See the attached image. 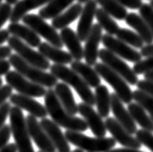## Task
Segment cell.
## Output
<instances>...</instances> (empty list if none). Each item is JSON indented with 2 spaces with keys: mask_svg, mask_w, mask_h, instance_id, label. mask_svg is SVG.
<instances>
[{
  "mask_svg": "<svg viewBox=\"0 0 153 152\" xmlns=\"http://www.w3.org/2000/svg\"><path fill=\"white\" fill-rule=\"evenodd\" d=\"M44 102L47 113L51 116L52 120L59 127L66 129V131L73 132H85L88 130V125L84 119L70 115L66 111L52 88L48 89L44 96Z\"/></svg>",
  "mask_w": 153,
  "mask_h": 152,
  "instance_id": "1",
  "label": "cell"
},
{
  "mask_svg": "<svg viewBox=\"0 0 153 152\" xmlns=\"http://www.w3.org/2000/svg\"><path fill=\"white\" fill-rule=\"evenodd\" d=\"M50 70L51 73L55 77L62 80L63 83L71 86L76 91L83 102L87 103V105L91 106L96 105L95 94L92 92L91 87L74 70L68 68L65 65L57 64L52 65L50 67Z\"/></svg>",
  "mask_w": 153,
  "mask_h": 152,
  "instance_id": "2",
  "label": "cell"
},
{
  "mask_svg": "<svg viewBox=\"0 0 153 152\" xmlns=\"http://www.w3.org/2000/svg\"><path fill=\"white\" fill-rule=\"evenodd\" d=\"M9 62L16 71L21 73L22 75L25 76L27 79L30 80L31 82H34L49 89L55 87L58 83V78L55 77L52 73H48L45 70L27 64L17 54H12L10 56Z\"/></svg>",
  "mask_w": 153,
  "mask_h": 152,
  "instance_id": "3",
  "label": "cell"
},
{
  "mask_svg": "<svg viewBox=\"0 0 153 152\" xmlns=\"http://www.w3.org/2000/svg\"><path fill=\"white\" fill-rule=\"evenodd\" d=\"M10 127L11 133L18 147V152H34L31 144L27 121L21 108L12 106L10 110Z\"/></svg>",
  "mask_w": 153,
  "mask_h": 152,
  "instance_id": "4",
  "label": "cell"
},
{
  "mask_svg": "<svg viewBox=\"0 0 153 152\" xmlns=\"http://www.w3.org/2000/svg\"><path fill=\"white\" fill-rule=\"evenodd\" d=\"M65 136L68 142L87 152H107L116 145V140L113 138H91L80 132L73 131H66Z\"/></svg>",
  "mask_w": 153,
  "mask_h": 152,
  "instance_id": "5",
  "label": "cell"
},
{
  "mask_svg": "<svg viewBox=\"0 0 153 152\" xmlns=\"http://www.w3.org/2000/svg\"><path fill=\"white\" fill-rule=\"evenodd\" d=\"M95 69L99 75L113 88L115 94L122 101L123 103H129L133 101V92L131 90L128 83L122 77L114 72L112 69L109 68L106 65L102 62H97L95 65Z\"/></svg>",
  "mask_w": 153,
  "mask_h": 152,
  "instance_id": "6",
  "label": "cell"
},
{
  "mask_svg": "<svg viewBox=\"0 0 153 152\" xmlns=\"http://www.w3.org/2000/svg\"><path fill=\"white\" fill-rule=\"evenodd\" d=\"M23 23L27 27H30L34 32H36L39 36L46 39L51 45L55 47L62 48L63 47V43L62 41L61 35L56 30L53 25L48 24L43 18L36 14H27L22 19Z\"/></svg>",
  "mask_w": 153,
  "mask_h": 152,
  "instance_id": "7",
  "label": "cell"
},
{
  "mask_svg": "<svg viewBox=\"0 0 153 152\" xmlns=\"http://www.w3.org/2000/svg\"><path fill=\"white\" fill-rule=\"evenodd\" d=\"M7 42H8V46L11 49L16 52L17 55L20 56L27 64L43 70L49 69L51 67L49 60H47L39 52L34 51L30 46L25 43L20 38H18L16 36H11L9 37Z\"/></svg>",
  "mask_w": 153,
  "mask_h": 152,
  "instance_id": "8",
  "label": "cell"
},
{
  "mask_svg": "<svg viewBox=\"0 0 153 152\" xmlns=\"http://www.w3.org/2000/svg\"><path fill=\"white\" fill-rule=\"evenodd\" d=\"M5 81L7 85H9L12 89L16 90L21 95L27 96V97L42 98L47 92L45 87L31 82L16 70L7 73L5 75Z\"/></svg>",
  "mask_w": 153,
  "mask_h": 152,
  "instance_id": "9",
  "label": "cell"
},
{
  "mask_svg": "<svg viewBox=\"0 0 153 152\" xmlns=\"http://www.w3.org/2000/svg\"><path fill=\"white\" fill-rule=\"evenodd\" d=\"M99 58L102 62V64L106 65L114 72L119 74L128 84L137 85V83L139 82L137 75L133 70V68H131L121 58L111 53L110 51H108L105 48L100 50Z\"/></svg>",
  "mask_w": 153,
  "mask_h": 152,
  "instance_id": "10",
  "label": "cell"
},
{
  "mask_svg": "<svg viewBox=\"0 0 153 152\" xmlns=\"http://www.w3.org/2000/svg\"><path fill=\"white\" fill-rule=\"evenodd\" d=\"M102 42L103 46L105 47V49L118 56L119 58L124 59V60L131 62H135V64L141 60L143 56H141L140 52H137L128 44L121 41L120 39L115 38L113 35H103Z\"/></svg>",
  "mask_w": 153,
  "mask_h": 152,
  "instance_id": "11",
  "label": "cell"
},
{
  "mask_svg": "<svg viewBox=\"0 0 153 152\" xmlns=\"http://www.w3.org/2000/svg\"><path fill=\"white\" fill-rule=\"evenodd\" d=\"M27 121V130L29 136L35 142L37 147L42 152H56V147L53 142H51L49 136H47L45 131L43 130L42 126L40 125V122L37 121V118L32 115H27L25 118Z\"/></svg>",
  "mask_w": 153,
  "mask_h": 152,
  "instance_id": "12",
  "label": "cell"
},
{
  "mask_svg": "<svg viewBox=\"0 0 153 152\" xmlns=\"http://www.w3.org/2000/svg\"><path fill=\"white\" fill-rule=\"evenodd\" d=\"M106 130L110 133L112 138L116 140V142L120 143L122 146L127 148H135L140 149L141 144L136 136H133L132 134L127 131L121 124H119L115 118L107 117L104 121Z\"/></svg>",
  "mask_w": 153,
  "mask_h": 152,
  "instance_id": "13",
  "label": "cell"
},
{
  "mask_svg": "<svg viewBox=\"0 0 153 152\" xmlns=\"http://www.w3.org/2000/svg\"><path fill=\"white\" fill-rule=\"evenodd\" d=\"M78 113L83 117L88 127L96 136L99 138L105 136L107 132L105 123L102 120V117L93 108V106L82 102L78 105Z\"/></svg>",
  "mask_w": 153,
  "mask_h": 152,
  "instance_id": "14",
  "label": "cell"
},
{
  "mask_svg": "<svg viewBox=\"0 0 153 152\" xmlns=\"http://www.w3.org/2000/svg\"><path fill=\"white\" fill-rule=\"evenodd\" d=\"M102 38V28L99 24H93L91 32L85 41L84 59L86 64L95 65L99 58V45Z\"/></svg>",
  "mask_w": 153,
  "mask_h": 152,
  "instance_id": "15",
  "label": "cell"
},
{
  "mask_svg": "<svg viewBox=\"0 0 153 152\" xmlns=\"http://www.w3.org/2000/svg\"><path fill=\"white\" fill-rule=\"evenodd\" d=\"M10 102L14 106H17L19 108L24 109L36 118H46L48 115L45 105H42L39 102L35 101L31 97L24 96L21 94H12L11 95Z\"/></svg>",
  "mask_w": 153,
  "mask_h": 152,
  "instance_id": "16",
  "label": "cell"
},
{
  "mask_svg": "<svg viewBox=\"0 0 153 152\" xmlns=\"http://www.w3.org/2000/svg\"><path fill=\"white\" fill-rule=\"evenodd\" d=\"M98 10V3L96 0H90L85 3L80 15L79 23L77 24V35L81 41H86L93 27V21Z\"/></svg>",
  "mask_w": 153,
  "mask_h": 152,
  "instance_id": "17",
  "label": "cell"
},
{
  "mask_svg": "<svg viewBox=\"0 0 153 152\" xmlns=\"http://www.w3.org/2000/svg\"><path fill=\"white\" fill-rule=\"evenodd\" d=\"M110 108L112 111L115 119L117 120L119 124H121L130 134H136L137 125L136 122L133 120L132 116H131L128 109L125 108V106L123 105V102L120 99L117 97V95L113 93L112 95H110Z\"/></svg>",
  "mask_w": 153,
  "mask_h": 152,
  "instance_id": "18",
  "label": "cell"
},
{
  "mask_svg": "<svg viewBox=\"0 0 153 152\" xmlns=\"http://www.w3.org/2000/svg\"><path fill=\"white\" fill-rule=\"evenodd\" d=\"M40 125L42 126L43 130L53 142L56 149L59 152H70L68 140L66 139L65 134H62L59 125L48 118H42V120L40 121Z\"/></svg>",
  "mask_w": 153,
  "mask_h": 152,
  "instance_id": "19",
  "label": "cell"
},
{
  "mask_svg": "<svg viewBox=\"0 0 153 152\" xmlns=\"http://www.w3.org/2000/svg\"><path fill=\"white\" fill-rule=\"evenodd\" d=\"M63 46L68 48V53L75 61H81L84 58V49L77 33L70 27H65L59 32Z\"/></svg>",
  "mask_w": 153,
  "mask_h": 152,
  "instance_id": "20",
  "label": "cell"
},
{
  "mask_svg": "<svg viewBox=\"0 0 153 152\" xmlns=\"http://www.w3.org/2000/svg\"><path fill=\"white\" fill-rule=\"evenodd\" d=\"M7 30L9 31L10 34H12V36L20 38L30 47L38 48L41 44L39 35L25 24H22L20 23H11L7 27Z\"/></svg>",
  "mask_w": 153,
  "mask_h": 152,
  "instance_id": "21",
  "label": "cell"
},
{
  "mask_svg": "<svg viewBox=\"0 0 153 152\" xmlns=\"http://www.w3.org/2000/svg\"><path fill=\"white\" fill-rule=\"evenodd\" d=\"M38 52L42 54L47 60L54 62L57 65H68L73 62L72 56L65 51H62L61 48L55 47L50 43H41L38 47Z\"/></svg>",
  "mask_w": 153,
  "mask_h": 152,
  "instance_id": "22",
  "label": "cell"
},
{
  "mask_svg": "<svg viewBox=\"0 0 153 152\" xmlns=\"http://www.w3.org/2000/svg\"><path fill=\"white\" fill-rule=\"evenodd\" d=\"M54 91L63 108L68 111L70 115L75 116L78 113V105H76L75 99L73 98V94L68 85L63 82L57 83Z\"/></svg>",
  "mask_w": 153,
  "mask_h": 152,
  "instance_id": "23",
  "label": "cell"
},
{
  "mask_svg": "<svg viewBox=\"0 0 153 152\" xmlns=\"http://www.w3.org/2000/svg\"><path fill=\"white\" fill-rule=\"evenodd\" d=\"M70 68L74 70L91 88H97L100 85V76L91 65L81 61H74L70 64Z\"/></svg>",
  "mask_w": 153,
  "mask_h": 152,
  "instance_id": "24",
  "label": "cell"
},
{
  "mask_svg": "<svg viewBox=\"0 0 153 152\" xmlns=\"http://www.w3.org/2000/svg\"><path fill=\"white\" fill-rule=\"evenodd\" d=\"M126 24L134 28L136 32L140 36V38L143 40L144 44H152L153 43V34L149 29L148 25L144 22V20L140 15L136 13H130L127 15L125 19Z\"/></svg>",
  "mask_w": 153,
  "mask_h": 152,
  "instance_id": "25",
  "label": "cell"
},
{
  "mask_svg": "<svg viewBox=\"0 0 153 152\" xmlns=\"http://www.w3.org/2000/svg\"><path fill=\"white\" fill-rule=\"evenodd\" d=\"M50 1L52 0H21L14 6L10 17L11 23H19L29 11L47 5Z\"/></svg>",
  "mask_w": 153,
  "mask_h": 152,
  "instance_id": "26",
  "label": "cell"
},
{
  "mask_svg": "<svg viewBox=\"0 0 153 152\" xmlns=\"http://www.w3.org/2000/svg\"><path fill=\"white\" fill-rule=\"evenodd\" d=\"M82 10H83V6L80 3L71 5L65 12L61 13L59 16L52 20V25L56 29H61V30L68 27V25H69L80 16Z\"/></svg>",
  "mask_w": 153,
  "mask_h": 152,
  "instance_id": "27",
  "label": "cell"
},
{
  "mask_svg": "<svg viewBox=\"0 0 153 152\" xmlns=\"http://www.w3.org/2000/svg\"><path fill=\"white\" fill-rule=\"evenodd\" d=\"M128 111L133 120L137 123L143 130L153 132V120L143 107L137 102H131L128 105Z\"/></svg>",
  "mask_w": 153,
  "mask_h": 152,
  "instance_id": "28",
  "label": "cell"
},
{
  "mask_svg": "<svg viewBox=\"0 0 153 152\" xmlns=\"http://www.w3.org/2000/svg\"><path fill=\"white\" fill-rule=\"evenodd\" d=\"M96 105L98 108V113L102 118H107L110 112V93L106 86L100 84L96 88L95 91Z\"/></svg>",
  "mask_w": 153,
  "mask_h": 152,
  "instance_id": "29",
  "label": "cell"
},
{
  "mask_svg": "<svg viewBox=\"0 0 153 152\" xmlns=\"http://www.w3.org/2000/svg\"><path fill=\"white\" fill-rule=\"evenodd\" d=\"M73 1L74 0H52L39 11L38 15L44 20H49V19L53 20L54 18L62 13L65 9L71 6Z\"/></svg>",
  "mask_w": 153,
  "mask_h": 152,
  "instance_id": "30",
  "label": "cell"
},
{
  "mask_svg": "<svg viewBox=\"0 0 153 152\" xmlns=\"http://www.w3.org/2000/svg\"><path fill=\"white\" fill-rule=\"evenodd\" d=\"M96 19L102 28L103 30H105L106 34L116 35L118 30L120 29L118 24L114 21V19L108 13H106L102 8H98V10H97Z\"/></svg>",
  "mask_w": 153,
  "mask_h": 152,
  "instance_id": "31",
  "label": "cell"
},
{
  "mask_svg": "<svg viewBox=\"0 0 153 152\" xmlns=\"http://www.w3.org/2000/svg\"><path fill=\"white\" fill-rule=\"evenodd\" d=\"M96 1L106 13L116 20H125L128 15L125 7L119 4L116 0H96Z\"/></svg>",
  "mask_w": 153,
  "mask_h": 152,
  "instance_id": "32",
  "label": "cell"
},
{
  "mask_svg": "<svg viewBox=\"0 0 153 152\" xmlns=\"http://www.w3.org/2000/svg\"><path fill=\"white\" fill-rule=\"evenodd\" d=\"M116 36L121 41L125 42L126 44L134 48H137V49H141L144 46V42L140 38V36L137 32H134L133 30H130L128 28H120Z\"/></svg>",
  "mask_w": 153,
  "mask_h": 152,
  "instance_id": "33",
  "label": "cell"
},
{
  "mask_svg": "<svg viewBox=\"0 0 153 152\" xmlns=\"http://www.w3.org/2000/svg\"><path fill=\"white\" fill-rule=\"evenodd\" d=\"M133 99H135L137 103H139L146 112H148V115L153 120V98L137 89L133 92Z\"/></svg>",
  "mask_w": 153,
  "mask_h": 152,
  "instance_id": "34",
  "label": "cell"
},
{
  "mask_svg": "<svg viewBox=\"0 0 153 152\" xmlns=\"http://www.w3.org/2000/svg\"><path fill=\"white\" fill-rule=\"evenodd\" d=\"M133 70L137 75L153 71V57H147L144 60H140V62H136L134 65Z\"/></svg>",
  "mask_w": 153,
  "mask_h": 152,
  "instance_id": "35",
  "label": "cell"
},
{
  "mask_svg": "<svg viewBox=\"0 0 153 152\" xmlns=\"http://www.w3.org/2000/svg\"><path fill=\"white\" fill-rule=\"evenodd\" d=\"M136 138L140 142L141 145L147 147L151 152H153V133L140 129L136 132Z\"/></svg>",
  "mask_w": 153,
  "mask_h": 152,
  "instance_id": "36",
  "label": "cell"
},
{
  "mask_svg": "<svg viewBox=\"0 0 153 152\" xmlns=\"http://www.w3.org/2000/svg\"><path fill=\"white\" fill-rule=\"evenodd\" d=\"M140 10V16L144 20L153 34V7L150 4H143Z\"/></svg>",
  "mask_w": 153,
  "mask_h": 152,
  "instance_id": "37",
  "label": "cell"
},
{
  "mask_svg": "<svg viewBox=\"0 0 153 152\" xmlns=\"http://www.w3.org/2000/svg\"><path fill=\"white\" fill-rule=\"evenodd\" d=\"M13 7L8 3H2L0 5V28H1L7 21L10 20L12 15Z\"/></svg>",
  "mask_w": 153,
  "mask_h": 152,
  "instance_id": "38",
  "label": "cell"
},
{
  "mask_svg": "<svg viewBox=\"0 0 153 152\" xmlns=\"http://www.w3.org/2000/svg\"><path fill=\"white\" fill-rule=\"evenodd\" d=\"M137 86L140 91L145 93V94H147L148 96H150V97L153 98V82L152 81H149L146 79L139 80V82L137 83Z\"/></svg>",
  "mask_w": 153,
  "mask_h": 152,
  "instance_id": "39",
  "label": "cell"
},
{
  "mask_svg": "<svg viewBox=\"0 0 153 152\" xmlns=\"http://www.w3.org/2000/svg\"><path fill=\"white\" fill-rule=\"evenodd\" d=\"M11 135H12V133H11V127L9 125L5 124L2 129H0V149L8 143Z\"/></svg>",
  "mask_w": 153,
  "mask_h": 152,
  "instance_id": "40",
  "label": "cell"
},
{
  "mask_svg": "<svg viewBox=\"0 0 153 152\" xmlns=\"http://www.w3.org/2000/svg\"><path fill=\"white\" fill-rule=\"evenodd\" d=\"M11 107H12L11 106V102H5L0 106V129H2L3 126L5 125V121L10 114Z\"/></svg>",
  "mask_w": 153,
  "mask_h": 152,
  "instance_id": "41",
  "label": "cell"
},
{
  "mask_svg": "<svg viewBox=\"0 0 153 152\" xmlns=\"http://www.w3.org/2000/svg\"><path fill=\"white\" fill-rule=\"evenodd\" d=\"M116 1L125 8H130L133 10L140 9L143 5L141 0H116Z\"/></svg>",
  "mask_w": 153,
  "mask_h": 152,
  "instance_id": "42",
  "label": "cell"
},
{
  "mask_svg": "<svg viewBox=\"0 0 153 152\" xmlns=\"http://www.w3.org/2000/svg\"><path fill=\"white\" fill-rule=\"evenodd\" d=\"M13 93V89L9 85H4V86L0 87V106L6 102L7 99L11 97Z\"/></svg>",
  "mask_w": 153,
  "mask_h": 152,
  "instance_id": "43",
  "label": "cell"
},
{
  "mask_svg": "<svg viewBox=\"0 0 153 152\" xmlns=\"http://www.w3.org/2000/svg\"><path fill=\"white\" fill-rule=\"evenodd\" d=\"M12 55V49L9 46H0V61L9 58Z\"/></svg>",
  "mask_w": 153,
  "mask_h": 152,
  "instance_id": "44",
  "label": "cell"
},
{
  "mask_svg": "<svg viewBox=\"0 0 153 152\" xmlns=\"http://www.w3.org/2000/svg\"><path fill=\"white\" fill-rule=\"evenodd\" d=\"M10 67H11V65L9 61H6V60L0 61V76L6 75V74L10 71Z\"/></svg>",
  "mask_w": 153,
  "mask_h": 152,
  "instance_id": "45",
  "label": "cell"
},
{
  "mask_svg": "<svg viewBox=\"0 0 153 152\" xmlns=\"http://www.w3.org/2000/svg\"><path fill=\"white\" fill-rule=\"evenodd\" d=\"M140 54H141V56H143L145 58L153 57V43L143 46L140 49Z\"/></svg>",
  "mask_w": 153,
  "mask_h": 152,
  "instance_id": "46",
  "label": "cell"
},
{
  "mask_svg": "<svg viewBox=\"0 0 153 152\" xmlns=\"http://www.w3.org/2000/svg\"><path fill=\"white\" fill-rule=\"evenodd\" d=\"M0 152H18V147L16 143H7L0 149Z\"/></svg>",
  "mask_w": 153,
  "mask_h": 152,
  "instance_id": "47",
  "label": "cell"
},
{
  "mask_svg": "<svg viewBox=\"0 0 153 152\" xmlns=\"http://www.w3.org/2000/svg\"><path fill=\"white\" fill-rule=\"evenodd\" d=\"M10 37V33L7 29H0V45L8 41Z\"/></svg>",
  "mask_w": 153,
  "mask_h": 152,
  "instance_id": "48",
  "label": "cell"
},
{
  "mask_svg": "<svg viewBox=\"0 0 153 152\" xmlns=\"http://www.w3.org/2000/svg\"><path fill=\"white\" fill-rule=\"evenodd\" d=\"M107 152H143V151H140L139 149H135V148H116V149H110L109 151Z\"/></svg>",
  "mask_w": 153,
  "mask_h": 152,
  "instance_id": "49",
  "label": "cell"
},
{
  "mask_svg": "<svg viewBox=\"0 0 153 152\" xmlns=\"http://www.w3.org/2000/svg\"><path fill=\"white\" fill-rule=\"evenodd\" d=\"M143 75H144V79L149 80V81H152V82H153V71L147 72V73L143 74Z\"/></svg>",
  "mask_w": 153,
  "mask_h": 152,
  "instance_id": "50",
  "label": "cell"
},
{
  "mask_svg": "<svg viewBox=\"0 0 153 152\" xmlns=\"http://www.w3.org/2000/svg\"><path fill=\"white\" fill-rule=\"evenodd\" d=\"M19 2V0H6V3H8L10 5H15Z\"/></svg>",
  "mask_w": 153,
  "mask_h": 152,
  "instance_id": "51",
  "label": "cell"
},
{
  "mask_svg": "<svg viewBox=\"0 0 153 152\" xmlns=\"http://www.w3.org/2000/svg\"><path fill=\"white\" fill-rule=\"evenodd\" d=\"M78 3H80V4H83V3H87L88 1H90V0H77Z\"/></svg>",
  "mask_w": 153,
  "mask_h": 152,
  "instance_id": "52",
  "label": "cell"
},
{
  "mask_svg": "<svg viewBox=\"0 0 153 152\" xmlns=\"http://www.w3.org/2000/svg\"><path fill=\"white\" fill-rule=\"evenodd\" d=\"M70 152H83V150L80 149V148H78V149H75V150H73V151H70Z\"/></svg>",
  "mask_w": 153,
  "mask_h": 152,
  "instance_id": "53",
  "label": "cell"
},
{
  "mask_svg": "<svg viewBox=\"0 0 153 152\" xmlns=\"http://www.w3.org/2000/svg\"><path fill=\"white\" fill-rule=\"evenodd\" d=\"M2 83H3V80H2V78L0 77V87L2 86Z\"/></svg>",
  "mask_w": 153,
  "mask_h": 152,
  "instance_id": "54",
  "label": "cell"
},
{
  "mask_svg": "<svg viewBox=\"0 0 153 152\" xmlns=\"http://www.w3.org/2000/svg\"><path fill=\"white\" fill-rule=\"evenodd\" d=\"M150 5H151V7H153V0H151V2H150Z\"/></svg>",
  "mask_w": 153,
  "mask_h": 152,
  "instance_id": "55",
  "label": "cell"
},
{
  "mask_svg": "<svg viewBox=\"0 0 153 152\" xmlns=\"http://www.w3.org/2000/svg\"><path fill=\"white\" fill-rule=\"evenodd\" d=\"M1 2H2V0H0V5H1V4H2V3H1Z\"/></svg>",
  "mask_w": 153,
  "mask_h": 152,
  "instance_id": "56",
  "label": "cell"
},
{
  "mask_svg": "<svg viewBox=\"0 0 153 152\" xmlns=\"http://www.w3.org/2000/svg\"><path fill=\"white\" fill-rule=\"evenodd\" d=\"M38 152H42V151H38Z\"/></svg>",
  "mask_w": 153,
  "mask_h": 152,
  "instance_id": "57",
  "label": "cell"
}]
</instances>
